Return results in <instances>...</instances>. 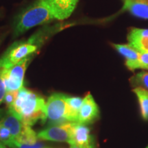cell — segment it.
Returning a JSON list of instances; mask_svg holds the SVG:
<instances>
[{
	"mask_svg": "<svg viewBox=\"0 0 148 148\" xmlns=\"http://www.w3.org/2000/svg\"><path fill=\"white\" fill-rule=\"evenodd\" d=\"M24 124L32 126L37 121L47 119L45 99L25 87L20 88L16 99L9 108Z\"/></svg>",
	"mask_w": 148,
	"mask_h": 148,
	"instance_id": "cell-1",
	"label": "cell"
},
{
	"mask_svg": "<svg viewBox=\"0 0 148 148\" xmlns=\"http://www.w3.org/2000/svg\"><path fill=\"white\" fill-rule=\"evenodd\" d=\"M54 19L46 0H38L20 14L16 21L14 32L21 34L36 25Z\"/></svg>",
	"mask_w": 148,
	"mask_h": 148,
	"instance_id": "cell-2",
	"label": "cell"
},
{
	"mask_svg": "<svg viewBox=\"0 0 148 148\" xmlns=\"http://www.w3.org/2000/svg\"><path fill=\"white\" fill-rule=\"evenodd\" d=\"M29 58H24L11 67H0V73L4 82L6 91H16L23 87L24 75Z\"/></svg>",
	"mask_w": 148,
	"mask_h": 148,
	"instance_id": "cell-3",
	"label": "cell"
},
{
	"mask_svg": "<svg viewBox=\"0 0 148 148\" xmlns=\"http://www.w3.org/2000/svg\"><path fill=\"white\" fill-rule=\"evenodd\" d=\"M74 123H65L52 125L40 131L37 134L38 138L44 140H51L56 142H66L70 145L73 144L72 132Z\"/></svg>",
	"mask_w": 148,
	"mask_h": 148,
	"instance_id": "cell-4",
	"label": "cell"
},
{
	"mask_svg": "<svg viewBox=\"0 0 148 148\" xmlns=\"http://www.w3.org/2000/svg\"><path fill=\"white\" fill-rule=\"evenodd\" d=\"M66 97L67 96L61 93H54L48 98L47 115L48 119L54 124L67 122L66 120Z\"/></svg>",
	"mask_w": 148,
	"mask_h": 148,
	"instance_id": "cell-5",
	"label": "cell"
},
{
	"mask_svg": "<svg viewBox=\"0 0 148 148\" xmlns=\"http://www.w3.org/2000/svg\"><path fill=\"white\" fill-rule=\"evenodd\" d=\"M37 47L31 42L21 43L9 49L8 53L0 59V67H11L36 51Z\"/></svg>",
	"mask_w": 148,
	"mask_h": 148,
	"instance_id": "cell-6",
	"label": "cell"
},
{
	"mask_svg": "<svg viewBox=\"0 0 148 148\" xmlns=\"http://www.w3.org/2000/svg\"><path fill=\"white\" fill-rule=\"evenodd\" d=\"M0 122L10 131L16 141H18L32 127L22 122L10 109L0 110Z\"/></svg>",
	"mask_w": 148,
	"mask_h": 148,
	"instance_id": "cell-7",
	"label": "cell"
},
{
	"mask_svg": "<svg viewBox=\"0 0 148 148\" xmlns=\"http://www.w3.org/2000/svg\"><path fill=\"white\" fill-rule=\"evenodd\" d=\"M79 0H46L54 18L64 20L72 14Z\"/></svg>",
	"mask_w": 148,
	"mask_h": 148,
	"instance_id": "cell-8",
	"label": "cell"
},
{
	"mask_svg": "<svg viewBox=\"0 0 148 148\" xmlns=\"http://www.w3.org/2000/svg\"><path fill=\"white\" fill-rule=\"evenodd\" d=\"M99 116V108L90 93H88L83 99L82 106L79 113L77 123L88 124L92 123Z\"/></svg>",
	"mask_w": 148,
	"mask_h": 148,
	"instance_id": "cell-9",
	"label": "cell"
},
{
	"mask_svg": "<svg viewBox=\"0 0 148 148\" xmlns=\"http://www.w3.org/2000/svg\"><path fill=\"white\" fill-rule=\"evenodd\" d=\"M72 140V145H76L82 148H95L89 127L85 124L74 123Z\"/></svg>",
	"mask_w": 148,
	"mask_h": 148,
	"instance_id": "cell-10",
	"label": "cell"
},
{
	"mask_svg": "<svg viewBox=\"0 0 148 148\" xmlns=\"http://www.w3.org/2000/svg\"><path fill=\"white\" fill-rule=\"evenodd\" d=\"M127 40L130 45L140 53L148 52V29H131L127 35Z\"/></svg>",
	"mask_w": 148,
	"mask_h": 148,
	"instance_id": "cell-11",
	"label": "cell"
},
{
	"mask_svg": "<svg viewBox=\"0 0 148 148\" xmlns=\"http://www.w3.org/2000/svg\"><path fill=\"white\" fill-rule=\"evenodd\" d=\"M122 10L136 17L148 19V0H121Z\"/></svg>",
	"mask_w": 148,
	"mask_h": 148,
	"instance_id": "cell-12",
	"label": "cell"
},
{
	"mask_svg": "<svg viewBox=\"0 0 148 148\" xmlns=\"http://www.w3.org/2000/svg\"><path fill=\"white\" fill-rule=\"evenodd\" d=\"M83 99L79 97H66V120L67 122L77 123L79 113L82 106Z\"/></svg>",
	"mask_w": 148,
	"mask_h": 148,
	"instance_id": "cell-13",
	"label": "cell"
},
{
	"mask_svg": "<svg viewBox=\"0 0 148 148\" xmlns=\"http://www.w3.org/2000/svg\"><path fill=\"white\" fill-rule=\"evenodd\" d=\"M113 46L116 50L122 56H123L126 59L125 64L132 63L138 59L140 53L130 44H127V45L126 44L125 45L113 44Z\"/></svg>",
	"mask_w": 148,
	"mask_h": 148,
	"instance_id": "cell-14",
	"label": "cell"
},
{
	"mask_svg": "<svg viewBox=\"0 0 148 148\" xmlns=\"http://www.w3.org/2000/svg\"><path fill=\"white\" fill-rule=\"evenodd\" d=\"M133 92L137 96L138 103L140 108V113L143 119L145 121L148 120V90L143 88L136 87L133 89Z\"/></svg>",
	"mask_w": 148,
	"mask_h": 148,
	"instance_id": "cell-15",
	"label": "cell"
},
{
	"mask_svg": "<svg viewBox=\"0 0 148 148\" xmlns=\"http://www.w3.org/2000/svg\"><path fill=\"white\" fill-rule=\"evenodd\" d=\"M130 82L135 88L140 87L148 90V72L140 71L136 73L130 79Z\"/></svg>",
	"mask_w": 148,
	"mask_h": 148,
	"instance_id": "cell-16",
	"label": "cell"
},
{
	"mask_svg": "<svg viewBox=\"0 0 148 148\" xmlns=\"http://www.w3.org/2000/svg\"><path fill=\"white\" fill-rule=\"evenodd\" d=\"M0 141L11 148L14 147V139L10 131L0 122Z\"/></svg>",
	"mask_w": 148,
	"mask_h": 148,
	"instance_id": "cell-17",
	"label": "cell"
},
{
	"mask_svg": "<svg viewBox=\"0 0 148 148\" xmlns=\"http://www.w3.org/2000/svg\"><path fill=\"white\" fill-rule=\"evenodd\" d=\"M125 65L131 71L137 69L148 70V52L140 53L137 60L132 63L125 64Z\"/></svg>",
	"mask_w": 148,
	"mask_h": 148,
	"instance_id": "cell-18",
	"label": "cell"
},
{
	"mask_svg": "<svg viewBox=\"0 0 148 148\" xmlns=\"http://www.w3.org/2000/svg\"><path fill=\"white\" fill-rule=\"evenodd\" d=\"M18 91V90H16V91H6V92H5L3 101L8 107V108H10L14 103V101L16 99V97H17Z\"/></svg>",
	"mask_w": 148,
	"mask_h": 148,
	"instance_id": "cell-19",
	"label": "cell"
},
{
	"mask_svg": "<svg viewBox=\"0 0 148 148\" xmlns=\"http://www.w3.org/2000/svg\"><path fill=\"white\" fill-rule=\"evenodd\" d=\"M43 145L42 143H38L34 144V145H27V144H23L18 143L15 141L14 148H43Z\"/></svg>",
	"mask_w": 148,
	"mask_h": 148,
	"instance_id": "cell-20",
	"label": "cell"
},
{
	"mask_svg": "<svg viewBox=\"0 0 148 148\" xmlns=\"http://www.w3.org/2000/svg\"><path fill=\"white\" fill-rule=\"evenodd\" d=\"M5 92H6V88H5L4 82H3L2 78H1V73H0V105L3 101Z\"/></svg>",
	"mask_w": 148,
	"mask_h": 148,
	"instance_id": "cell-21",
	"label": "cell"
},
{
	"mask_svg": "<svg viewBox=\"0 0 148 148\" xmlns=\"http://www.w3.org/2000/svg\"><path fill=\"white\" fill-rule=\"evenodd\" d=\"M0 148H6V145L4 143H3L2 142L0 141Z\"/></svg>",
	"mask_w": 148,
	"mask_h": 148,
	"instance_id": "cell-22",
	"label": "cell"
},
{
	"mask_svg": "<svg viewBox=\"0 0 148 148\" xmlns=\"http://www.w3.org/2000/svg\"><path fill=\"white\" fill-rule=\"evenodd\" d=\"M70 148H82V147H79V146H77L76 145H70Z\"/></svg>",
	"mask_w": 148,
	"mask_h": 148,
	"instance_id": "cell-23",
	"label": "cell"
},
{
	"mask_svg": "<svg viewBox=\"0 0 148 148\" xmlns=\"http://www.w3.org/2000/svg\"><path fill=\"white\" fill-rule=\"evenodd\" d=\"M43 148H47V147H43Z\"/></svg>",
	"mask_w": 148,
	"mask_h": 148,
	"instance_id": "cell-24",
	"label": "cell"
},
{
	"mask_svg": "<svg viewBox=\"0 0 148 148\" xmlns=\"http://www.w3.org/2000/svg\"><path fill=\"white\" fill-rule=\"evenodd\" d=\"M146 148H148V146H147V147H146Z\"/></svg>",
	"mask_w": 148,
	"mask_h": 148,
	"instance_id": "cell-25",
	"label": "cell"
}]
</instances>
